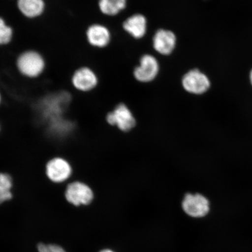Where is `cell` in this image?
Masks as SVG:
<instances>
[{
  "instance_id": "obj_1",
  "label": "cell",
  "mask_w": 252,
  "mask_h": 252,
  "mask_svg": "<svg viewBox=\"0 0 252 252\" xmlns=\"http://www.w3.org/2000/svg\"><path fill=\"white\" fill-rule=\"evenodd\" d=\"M72 96L67 90H61L47 93L36 102V110L46 125L65 117L72 103Z\"/></svg>"
},
{
  "instance_id": "obj_2",
  "label": "cell",
  "mask_w": 252,
  "mask_h": 252,
  "mask_svg": "<svg viewBox=\"0 0 252 252\" xmlns=\"http://www.w3.org/2000/svg\"><path fill=\"white\" fill-rule=\"evenodd\" d=\"M16 71L27 80H36L47 71V61L45 55L38 49H25L18 53L14 62Z\"/></svg>"
},
{
  "instance_id": "obj_3",
  "label": "cell",
  "mask_w": 252,
  "mask_h": 252,
  "mask_svg": "<svg viewBox=\"0 0 252 252\" xmlns=\"http://www.w3.org/2000/svg\"><path fill=\"white\" fill-rule=\"evenodd\" d=\"M47 181L56 186L67 184L74 174L70 160L62 156H54L47 160L43 167Z\"/></svg>"
},
{
  "instance_id": "obj_4",
  "label": "cell",
  "mask_w": 252,
  "mask_h": 252,
  "mask_svg": "<svg viewBox=\"0 0 252 252\" xmlns=\"http://www.w3.org/2000/svg\"><path fill=\"white\" fill-rule=\"evenodd\" d=\"M99 82V77L96 71L88 65L77 66L70 74V86L79 94L92 92L98 86Z\"/></svg>"
},
{
  "instance_id": "obj_5",
  "label": "cell",
  "mask_w": 252,
  "mask_h": 252,
  "mask_svg": "<svg viewBox=\"0 0 252 252\" xmlns=\"http://www.w3.org/2000/svg\"><path fill=\"white\" fill-rule=\"evenodd\" d=\"M63 191L65 201L75 207L88 206L94 199L93 189L80 179H74L68 182Z\"/></svg>"
},
{
  "instance_id": "obj_6",
  "label": "cell",
  "mask_w": 252,
  "mask_h": 252,
  "mask_svg": "<svg viewBox=\"0 0 252 252\" xmlns=\"http://www.w3.org/2000/svg\"><path fill=\"white\" fill-rule=\"evenodd\" d=\"M111 38L109 28L102 24H91L85 30V39L88 45L94 49L105 48L109 46Z\"/></svg>"
},
{
  "instance_id": "obj_7",
  "label": "cell",
  "mask_w": 252,
  "mask_h": 252,
  "mask_svg": "<svg viewBox=\"0 0 252 252\" xmlns=\"http://www.w3.org/2000/svg\"><path fill=\"white\" fill-rule=\"evenodd\" d=\"M182 84L188 93L201 94L210 89L211 83L207 75L198 69H192L185 74L182 79Z\"/></svg>"
},
{
  "instance_id": "obj_8",
  "label": "cell",
  "mask_w": 252,
  "mask_h": 252,
  "mask_svg": "<svg viewBox=\"0 0 252 252\" xmlns=\"http://www.w3.org/2000/svg\"><path fill=\"white\" fill-rule=\"evenodd\" d=\"M15 8L25 20L34 21L45 15L47 4L46 0H16Z\"/></svg>"
},
{
  "instance_id": "obj_9",
  "label": "cell",
  "mask_w": 252,
  "mask_h": 252,
  "mask_svg": "<svg viewBox=\"0 0 252 252\" xmlns=\"http://www.w3.org/2000/svg\"><path fill=\"white\" fill-rule=\"evenodd\" d=\"M159 72V64L156 57L146 54L141 57L140 64L135 68L133 75L140 83H148L155 80Z\"/></svg>"
},
{
  "instance_id": "obj_10",
  "label": "cell",
  "mask_w": 252,
  "mask_h": 252,
  "mask_svg": "<svg viewBox=\"0 0 252 252\" xmlns=\"http://www.w3.org/2000/svg\"><path fill=\"white\" fill-rule=\"evenodd\" d=\"M182 209L189 216L202 218L210 212L209 200L201 194H187L182 201Z\"/></svg>"
},
{
  "instance_id": "obj_11",
  "label": "cell",
  "mask_w": 252,
  "mask_h": 252,
  "mask_svg": "<svg viewBox=\"0 0 252 252\" xmlns=\"http://www.w3.org/2000/svg\"><path fill=\"white\" fill-rule=\"evenodd\" d=\"M106 121L110 125L116 126L120 130L128 131L135 125V120L127 106L124 103L119 104L113 112L106 116Z\"/></svg>"
},
{
  "instance_id": "obj_12",
  "label": "cell",
  "mask_w": 252,
  "mask_h": 252,
  "mask_svg": "<svg viewBox=\"0 0 252 252\" xmlns=\"http://www.w3.org/2000/svg\"><path fill=\"white\" fill-rule=\"evenodd\" d=\"M177 43V38L172 31L160 29L153 37V45L154 50L162 56H168L174 51Z\"/></svg>"
},
{
  "instance_id": "obj_13",
  "label": "cell",
  "mask_w": 252,
  "mask_h": 252,
  "mask_svg": "<svg viewBox=\"0 0 252 252\" xmlns=\"http://www.w3.org/2000/svg\"><path fill=\"white\" fill-rule=\"evenodd\" d=\"M123 28L134 39L143 38L147 33V18L143 14H135L126 19L123 23Z\"/></svg>"
},
{
  "instance_id": "obj_14",
  "label": "cell",
  "mask_w": 252,
  "mask_h": 252,
  "mask_svg": "<svg viewBox=\"0 0 252 252\" xmlns=\"http://www.w3.org/2000/svg\"><path fill=\"white\" fill-rule=\"evenodd\" d=\"M15 182L13 176L7 172H0V205L14 198Z\"/></svg>"
},
{
  "instance_id": "obj_15",
  "label": "cell",
  "mask_w": 252,
  "mask_h": 252,
  "mask_svg": "<svg viewBox=\"0 0 252 252\" xmlns=\"http://www.w3.org/2000/svg\"><path fill=\"white\" fill-rule=\"evenodd\" d=\"M127 2V0H98L97 7L103 15L113 17L124 10Z\"/></svg>"
},
{
  "instance_id": "obj_16",
  "label": "cell",
  "mask_w": 252,
  "mask_h": 252,
  "mask_svg": "<svg viewBox=\"0 0 252 252\" xmlns=\"http://www.w3.org/2000/svg\"><path fill=\"white\" fill-rule=\"evenodd\" d=\"M15 37V31L12 25L5 17L0 15V47L10 46Z\"/></svg>"
},
{
  "instance_id": "obj_17",
  "label": "cell",
  "mask_w": 252,
  "mask_h": 252,
  "mask_svg": "<svg viewBox=\"0 0 252 252\" xmlns=\"http://www.w3.org/2000/svg\"><path fill=\"white\" fill-rule=\"evenodd\" d=\"M37 249L38 252H67L61 246L52 244L40 243Z\"/></svg>"
},
{
  "instance_id": "obj_18",
  "label": "cell",
  "mask_w": 252,
  "mask_h": 252,
  "mask_svg": "<svg viewBox=\"0 0 252 252\" xmlns=\"http://www.w3.org/2000/svg\"><path fill=\"white\" fill-rule=\"evenodd\" d=\"M2 102H3L2 93L1 92V90H0V106H1Z\"/></svg>"
},
{
  "instance_id": "obj_19",
  "label": "cell",
  "mask_w": 252,
  "mask_h": 252,
  "mask_svg": "<svg viewBox=\"0 0 252 252\" xmlns=\"http://www.w3.org/2000/svg\"><path fill=\"white\" fill-rule=\"evenodd\" d=\"M99 252H115L111 250H109V249H105V250H102L101 251H100Z\"/></svg>"
},
{
  "instance_id": "obj_20",
  "label": "cell",
  "mask_w": 252,
  "mask_h": 252,
  "mask_svg": "<svg viewBox=\"0 0 252 252\" xmlns=\"http://www.w3.org/2000/svg\"><path fill=\"white\" fill-rule=\"evenodd\" d=\"M250 79H251V84L252 85V70L251 72V74H250Z\"/></svg>"
},
{
  "instance_id": "obj_21",
  "label": "cell",
  "mask_w": 252,
  "mask_h": 252,
  "mask_svg": "<svg viewBox=\"0 0 252 252\" xmlns=\"http://www.w3.org/2000/svg\"><path fill=\"white\" fill-rule=\"evenodd\" d=\"M2 131V125L1 122H0V134H1Z\"/></svg>"
}]
</instances>
